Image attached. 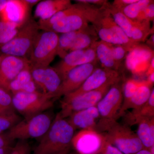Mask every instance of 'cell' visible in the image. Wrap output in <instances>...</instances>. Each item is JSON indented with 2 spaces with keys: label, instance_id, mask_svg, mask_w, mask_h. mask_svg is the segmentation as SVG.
Segmentation results:
<instances>
[{
  "label": "cell",
  "instance_id": "6da1fadb",
  "mask_svg": "<svg viewBox=\"0 0 154 154\" xmlns=\"http://www.w3.org/2000/svg\"><path fill=\"white\" fill-rule=\"evenodd\" d=\"M75 130L68 119L57 115L47 132L40 138L33 154H53L70 147Z\"/></svg>",
  "mask_w": 154,
  "mask_h": 154
},
{
  "label": "cell",
  "instance_id": "7a4b0ae2",
  "mask_svg": "<svg viewBox=\"0 0 154 154\" xmlns=\"http://www.w3.org/2000/svg\"><path fill=\"white\" fill-rule=\"evenodd\" d=\"M123 101L122 86L120 82L110 87L97 106L99 119L96 131L105 132L120 117V112Z\"/></svg>",
  "mask_w": 154,
  "mask_h": 154
},
{
  "label": "cell",
  "instance_id": "3957f363",
  "mask_svg": "<svg viewBox=\"0 0 154 154\" xmlns=\"http://www.w3.org/2000/svg\"><path fill=\"white\" fill-rule=\"evenodd\" d=\"M54 119L52 112L48 110L22 119L6 133L13 141L41 138L49 129Z\"/></svg>",
  "mask_w": 154,
  "mask_h": 154
},
{
  "label": "cell",
  "instance_id": "277c9868",
  "mask_svg": "<svg viewBox=\"0 0 154 154\" xmlns=\"http://www.w3.org/2000/svg\"><path fill=\"white\" fill-rule=\"evenodd\" d=\"M39 30L38 23L30 17L19 28L16 36L0 47V52L2 54L28 58Z\"/></svg>",
  "mask_w": 154,
  "mask_h": 154
},
{
  "label": "cell",
  "instance_id": "5b68a950",
  "mask_svg": "<svg viewBox=\"0 0 154 154\" xmlns=\"http://www.w3.org/2000/svg\"><path fill=\"white\" fill-rule=\"evenodd\" d=\"M75 11L67 17L57 22L48 31L63 33L78 31L93 24L101 13L103 7L97 8L94 5L77 3Z\"/></svg>",
  "mask_w": 154,
  "mask_h": 154
},
{
  "label": "cell",
  "instance_id": "8992f818",
  "mask_svg": "<svg viewBox=\"0 0 154 154\" xmlns=\"http://www.w3.org/2000/svg\"><path fill=\"white\" fill-rule=\"evenodd\" d=\"M58 38L53 31L39 32L28 56L31 66H49L57 55Z\"/></svg>",
  "mask_w": 154,
  "mask_h": 154
},
{
  "label": "cell",
  "instance_id": "52a82bcc",
  "mask_svg": "<svg viewBox=\"0 0 154 154\" xmlns=\"http://www.w3.org/2000/svg\"><path fill=\"white\" fill-rule=\"evenodd\" d=\"M12 95L14 109L24 119L47 111L53 106L54 99L39 91Z\"/></svg>",
  "mask_w": 154,
  "mask_h": 154
},
{
  "label": "cell",
  "instance_id": "ba28073f",
  "mask_svg": "<svg viewBox=\"0 0 154 154\" xmlns=\"http://www.w3.org/2000/svg\"><path fill=\"white\" fill-rule=\"evenodd\" d=\"M103 134L106 140L124 154H134L144 149L137 135L126 125L117 122Z\"/></svg>",
  "mask_w": 154,
  "mask_h": 154
},
{
  "label": "cell",
  "instance_id": "9c48e42d",
  "mask_svg": "<svg viewBox=\"0 0 154 154\" xmlns=\"http://www.w3.org/2000/svg\"><path fill=\"white\" fill-rule=\"evenodd\" d=\"M113 85L106 84L99 89L73 97L63 96L61 101V109L57 115L66 119L77 111L96 106Z\"/></svg>",
  "mask_w": 154,
  "mask_h": 154
},
{
  "label": "cell",
  "instance_id": "30bf717a",
  "mask_svg": "<svg viewBox=\"0 0 154 154\" xmlns=\"http://www.w3.org/2000/svg\"><path fill=\"white\" fill-rule=\"evenodd\" d=\"M31 73L38 91L56 99L63 79L55 68L31 66Z\"/></svg>",
  "mask_w": 154,
  "mask_h": 154
},
{
  "label": "cell",
  "instance_id": "8fae6325",
  "mask_svg": "<svg viewBox=\"0 0 154 154\" xmlns=\"http://www.w3.org/2000/svg\"><path fill=\"white\" fill-rule=\"evenodd\" d=\"M121 80L120 74L117 71L104 68L95 69L82 85L77 90L64 96L73 97L99 89L107 84L114 85Z\"/></svg>",
  "mask_w": 154,
  "mask_h": 154
},
{
  "label": "cell",
  "instance_id": "7c38bea8",
  "mask_svg": "<svg viewBox=\"0 0 154 154\" xmlns=\"http://www.w3.org/2000/svg\"><path fill=\"white\" fill-rule=\"evenodd\" d=\"M97 62L79 66L71 70L63 80L56 98L67 95L79 88L97 68Z\"/></svg>",
  "mask_w": 154,
  "mask_h": 154
},
{
  "label": "cell",
  "instance_id": "4fadbf2b",
  "mask_svg": "<svg viewBox=\"0 0 154 154\" xmlns=\"http://www.w3.org/2000/svg\"><path fill=\"white\" fill-rule=\"evenodd\" d=\"M0 86L8 89L11 82L30 62L28 58L14 56L1 55Z\"/></svg>",
  "mask_w": 154,
  "mask_h": 154
},
{
  "label": "cell",
  "instance_id": "5bb4252c",
  "mask_svg": "<svg viewBox=\"0 0 154 154\" xmlns=\"http://www.w3.org/2000/svg\"><path fill=\"white\" fill-rule=\"evenodd\" d=\"M153 57V50L147 46L138 44L128 53L126 57L127 67L134 74L145 75Z\"/></svg>",
  "mask_w": 154,
  "mask_h": 154
},
{
  "label": "cell",
  "instance_id": "9a60e30c",
  "mask_svg": "<svg viewBox=\"0 0 154 154\" xmlns=\"http://www.w3.org/2000/svg\"><path fill=\"white\" fill-rule=\"evenodd\" d=\"M103 134L94 130H82L74 135L71 144L79 154H94L100 148Z\"/></svg>",
  "mask_w": 154,
  "mask_h": 154
},
{
  "label": "cell",
  "instance_id": "2e32d148",
  "mask_svg": "<svg viewBox=\"0 0 154 154\" xmlns=\"http://www.w3.org/2000/svg\"><path fill=\"white\" fill-rule=\"evenodd\" d=\"M30 9L25 0H8L0 13V19L22 26L30 18Z\"/></svg>",
  "mask_w": 154,
  "mask_h": 154
},
{
  "label": "cell",
  "instance_id": "e0dca14e",
  "mask_svg": "<svg viewBox=\"0 0 154 154\" xmlns=\"http://www.w3.org/2000/svg\"><path fill=\"white\" fill-rule=\"evenodd\" d=\"M68 119L75 130H94L96 131L99 114L97 106L77 111L72 113Z\"/></svg>",
  "mask_w": 154,
  "mask_h": 154
},
{
  "label": "cell",
  "instance_id": "ac0fdd59",
  "mask_svg": "<svg viewBox=\"0 0 154 154\" xmlns=\"http://www.w3.org/2000/svg\"><path fill=\"white\" fill-rule=\"evenodd\" d=\"M8 89L12 94L38 91L32 78L30 64L24 68L11 82Z\"/></svg>",
  "mask_w": 154,
  "mask_h": 154
},
{
  "label": "cell",
  "instance_id": "d6986e66",
  "mask_svg": "<svg viewBox=\"0 0 154 154\" xmlns=\"http://www.w3.org/2000/svg\"><path fill=\"white\" fill-rule=\"evenodd\" d=\"M72 5L69 0H45L40 1L36 6L34 17L38 20H45Z\"/></svg>",
  "mask_w": 154,
  "mask_h": 154
},
{
  "label": "cell",
  "instance_id": "ffe728a7",
  "mask_svg": "<svg viewBox=\"0 0 154 154\" xmlns=\"http://www.w3.org/2000/svg\"><path fill=\"white\" fill-rule=\"evenodd\" d=\"M97 19L102 25L110 28L116 34V36L122 42L123 46L127 50L128 52L139 44V43L135 42L130 38L127 36L123 30L115 23L106 8V5L103 7L102 11L97 17Z\"/></svg>",
  "mask_w": 154,
  "mask_h": 154
},
{
  "label": "cell",
  "instance_id": "44dd1931",
  "mask_svg": "<svg viewBox=\"0 0 154 154\" xmlns=\"http://www.w3.org/2000/svg\"><path fill=\"white\" fill-rule=\"evenodd\" d=\"M154 117V89H152L150 96L145 104L141 107L133 109L131 112L124 115L125 124L132 126L146 118Z\"/></svg>",
  "mask_w": 154,
  "mask_h": 154
},
{
  "label": "cell",
  "instance_id": "7402d4cb",
  "mask_svg": "<svg viewBox=\"0 0 154 154\" xmlns=\"http://www.w3.org/2000/svg\"><path fill=\"white\" fill-rule=\"evenodd\" d=\"M152 85L145 81L130 99L123 102L120 112V117L128 109H134L141 107L147 102L151 94Z\"/></svg>",
  "mask_w": 154,
  "mask_h": 154
},
{
  "label": "cell",
  "instance_id": "603a6c76",
  "mask_svg": "<svg viewBox=\"0 0 154 154\" xmlns=\"http://www.w3.org/2000/svg\"><path fill=\"white\" fill-rule=\"evenodd\" d=\"M98 38L93 25H88L86 28L79 30L70 49L69 52L74 51L87 49L98 41Z\"/></svg>",
  "mask_w": 154,
  "mask_h": 154
},
{
  "label": "cell",
  "instance_id": "cb8c5ba5",
  "mask_svg": "<svg viewBox=\"0 0 154 154\" xmlns=\"http://www.w3.org/2000/svg\"><path fill=\"white\" fill-rule=\"evenodd\" d=\"M137 125L136 134L144 149L149 151L154 147V117L144 119Z\"/></svg>",
  "mask_w": 154,
  "mask_h": 154
},
{
  "label": "cell",
  "instance_id": "d4e9b609",
  "mask_svg": "<svg viewBox=\"0 0 154 154\" xmlns=\"http://www.w3.org/2000/svg\"><path fill=\"white\" fill-rule=\"evenodd\" d=\"M95 45L97 60L102 67L118 71L121 66L113 59L109 43L100 40L96 41Z\"/></svg>",
  "mask_w": 154,
  "mask_h": 154
},
{
  "label": "cell",
  "instance_id": "484cf974",
  "mask_svg": "<svg viewBox=\"0 0 154 154\" xmlns=\"http://www.w3.org/2000/svg\"><path fill=\"white\" fill-rule=\"evenodd\" d=\"M85 50L74 51L69 52L54 67L63 80L71 70L81 65V61Z\"/></svg>",
  "mask_w": 154,
  "mask_h": 154
},
{
  "label": "cell",
  "instance_id": "4316f807",
  "mask_svg": "<svg viewBox=\"0 0 154 154\" xmlns=\"http://www.w3.org/2000/svg\"><path fill=\"white\" fill-rule=\"evenodd\" d=\"M106 7L115 23L131 39L132 20L128 19L120 10L113 7L110 3H107Z\"/></svg>",
  "mask_w": 154,
  "mask_h": 154
},
{
  "label": "cell",
  "instance_id": "83f0119b",
  "mask_svg": "<svg viewBox=\"0 0 154 154\" xmlns=\"http://www.w3.org/2000/svg\"><path fill=\"white\" fill-rule=\"evenodd\" d=\"M150 34H152L150 22L147 21H132L131 39L133 41L137 43L143 42Z\"/></svg>",
  "mask_w": 154,
  "mask_h": 154
},
{
  "label": "cell",
  "instance_id": "f1b7e54d",
  "mask_svg": "<svg viewBox=\"0 0 154 154\" xmlns=\"http://www.w3.org/2000/svg\"><path fill=\"white\" fill-rule=\"evenodd\" d=\"M92 25L101 41L109 44L123 45L122 42L116 34L110 28L102 25L97 19Z\"/></svg>",
  "mask_w": 154,
  "mask_h": 154
},
{
  "label": "cell",
  "instance_id": "f546056e",
  "mask_svg": "<svg viewBox=\"0 0 154 154\" xmlns=\"http://www.w3.org/2000/svg\"><path fill=\"white\" fill-rule=\"evenodd\" d=\"M78 31L79 30L61 33L60 36H59L57 55L63 59L69 52Z\"/></svg>",
  "mask_w": 154,
  "mask_h": 154
},
{
  "label": "cell",
  "instance_id": "4dcf8cb0",
  "mask_svg": "<svg viewBox=\"0 0 154 154\" xmlns=\"http://www.w3.org/2000/svg\"><path fill=\"white\" fill-rule=\"evenodd\" d=\"M152 2V0H138L136 2L125 7L121 11L128 19L135 21L142 10Z\"/></svg>",
  "mask_w": 154,
  "mask_h": 154
},
{
  "label": "cell",
  "instance_id": "1f68e13d",
  "mask_svg": "<svg viewBox=\"0 0 154 154\" xmlns=\"http://www.w3.org/2000/svg\"><path fill=\"white\" fill-rule=\"evenodd\" d=\"M22 119L16 111L0 113V134L7 132Z\"/></svg>",
  "mask_w": 154,
  "mask_h": 154
},
{
  "label": "cell",
  "instance_id": "d6a6232c",
  "mask_svg": "<svg viewBox=\"0 0 154 154\" xmlns=\"http://www.w3.org/2000/svg\"><path fill=\"white\" fill-rule=\"evenodd\" d=\"M16 111L13 103V95L8 89L0 86V113Z\"/></svg>",
  "mask_w": 154,
  "mask_h": 154
},
{
  "label": "cell",
  "instance_id": "836d02e7",
  "mask_svg": "<svg viewBox=\"0 0 154 154\" xmlns=\"http://www.w3.org/2000/svg\"><path fill=\"white\" fill-rule=\"evenodd\" d=\"M144 81H137L134 79H128L122 85L123 102L130 99L137 91L139 87L143 84Z\"/></svg>",
  "mask_w": 154,
  "mask_h": 154
},
{
  "label": "cell",
  "instance_id": "e575fe53",
  "mask_svg": "<svg viewBox=\"0 0 154 154\" xmlns=\"http://www.w3.org/2000/svg\"><path fill=\"white\" fill-rule=\"evenodd\" d=\"M113 59L120 66L122 61L125 59L128 51L123 45L109 44Z\"/></svg>",
  "mask_w": 154,
  "mask_h": 154
},
{
  "label": "cell",
  "instance_id": "d590c367",
  "mask_svg": "<svg viewBox=\"0 0 154 154\" xmlns=\"http://www.w3.org/2000/svg\"><path fill=\"white\" fill-rule=\"evenodd\" d=\"M154 1L148 5L141 11L137 19L135 21H147L151 22L154 19Z\"/></svg>",
  "mask_w": 154,
  "mask_h": 154
},
{
  "label": "cell",
  "instance_id": "8d00e7d4",
  "mask_svg": "<svg viewBox=\"0 0 154 154\" xmlns=\"http://www.w3.org/2000/svg\"><path fill=\"white\" fill-rule=\"evenodd\" d=\"M31 149L26 140H19L13 147L11 154H30Z\"/></svg>",
  "mask_w": 154,
  "mask_h": 154
},
{
  "label": "cell",
  "instance_id": "74e56055",
  "mask_svg": "<svg viewBox=\"0 0 154 154\" xmlns=\"http://www.w3.org/2000/svg\"><path fill=\"white\" fill-rule=\"evenodd\" d=\"M19 28L7 29L0 33V47L11 41L17 35Z\"/></svg>",
  "mask_w": 154,
  "mask_h": 154
},
{
  "label": "cell",
  "instance_id": "f35d334b",
  "mask_svg": "<svg viewBox=\"0 0 154 154\" xmlns=\"http://www.w3.org/2000/svg\"><path fill=\"white\" fill-rule=\"evenodd\" d=\"M98 150L104 154H124L106 140L103 134L102 144Z\"/></svg>",
  "mask_w": 154,
  "mask_h": 154
},
{
  "label": "cell",
  "instance_id": "ab89813d",
  "mask_svg": "<svg viewBox=\"0 0 154 154\" xmlns=\"http://www.w3.org/2000/svg\"><path fill=\"white\" fill-rule=\"evenodd\" d=\"M138 1V0H115L111 5L121 11L125 7L136 2Z\"/></svg>",
  "mask_w": 154,
  "mask_h": 154
},
{
  "label": "cell",
  "instance_id": "60d3db41",
  "mask_svg": "<svg viewBox=\"0 0 154 154\" xmlns=\"http://www.w3.org/2000/svg\"><path fill=\"white\" fill-rule=\"evenodd\" d=\"M14 141L12 140L7 135L6 132L0 134V148L4 147L13 146Z\"/></svg>",
  "mask_w": 154,
  "mask_h": 154
},
{
  "label": "cell",
  "instance_id": "b9f144b4",
  "mask_svg": "<svg viewBox=\"0 0 154 154\" xmlns=\"http://www.w3.org/2000/svg\"><path fill=\"white\" fill-rule=\"evenodd\" d=\"M76 3H82V4H88V5H97L102 6H105L107 3L108 1L105 0H77L75 1Z\"/></svg>",
  "mask_w": 154,
  "mask_h": 154
},
{
  "label": "cell",
  "instance_id": "7bdbcfd3",
  "mask_svg": "<svg viewBox=\"0 0 154 154\" xmlns=\"http://www.w3.org/2000/svg\"><path fill=\"white\" fill-rule=\"evenodd\" d=\"M21 26L15 23L4 22L0 19V33L7 29L19 28Z\"/></svg>",
  "mask_w": 154,
  "mask_h": 154
},
{
  "label": "cell",
  "instance_id": "ee69618b",
  "mask_svg": "<svg viewBox=\"0 0 154 154\" xmlns=\"http://www.w3.org/2000/svg\"><path fill=\"white\" fill-rule=\"evenodd\" d=\"M152 73H154V57L151 60L148 68L146 72V76L148 77L149 75L151 74Z\"/></svg>",
  "mask_w": 154,
  "mask_h": 154
},
{
  "label": "cell",
  "instance_id": "f6af8a7d",
  "mask_svg": "<svg viewBox=\"0 0 154 154\" xmlns=\"http://www.w3.org/2000/svg\"><path fill=\"white\" fill-rule=\"evenodd\" d=\"M13 146L0 148V154H11Z\"/></svg>",
  "mask_w": 154,
  "mask_h": 154
},
{
  "label": "cell",
  "instance_id": "bcb514c9",
  "mask_svg": "<svg viewBox=\"0 0 154 154\" xmlns=\"http://www.w3.org/2000/svg\"><path fill=\"white\" fill-rule=\"evenodd\" d=\"M154 35L153 34H152L151 37L149 38L148 40L146 42V44L147 45L148 47L152 49V47L154 48Z\"/></svg>",
  "mask_w": 154,
  "mask_h": 154
},
{
  "label": "cell",
  "instance_id": "7dc6e473",
  "mask_svg": "<svg viewBox=\"0 0 154 154\" xmlns=\"http://www.w3.org/2000/svg\"><path fill=\"white\" fill-rule=\"evenodd\" d=\"M25 1L30 8L40 2L39 0H25Z\"/></svg>",
  "mask_w": 154,
  "mask_h": 154
},
{
  "label": "cell",
  "instance_id": "c3c4849f",
  "mask_svg": "<svg viewBox=\"0 0 154 154\" xmlns=\"http://www.w3.org/2000/svg\"><path fill=\"white\" fill-rule=\"evenodd\" d=\"M147 81L150 85H153L154 82V73H152L151 74L149 75L147 77Z\"/></svg>",
  "mask_w": 154,
  "mask_h": 154
},
{
  "label": "cell",
  "instance_id": "681fc988",
  "mask_svg": "<svg viewBox=\"0 0 154 154\" xmlns=\"http://www.w3.org/2000/svg\"><path fill=\"white\" fill-rule=\"evenodd\" d=\"M8 0H0V13L5 6Z\"/></svg>",
  "mask_w": 154,
  "mask_h": 154
},
{
  "label": "cell",
  "instance_id": "f907efd6",
  "mask_svg": "<svg viewBox=\"0 0 154 154\" xmlns=\"http://www.w3.org/2000/svg\"><path fill=\"white\" fill-rule=\"evenodd\" d=\"M134 154H152L149 151L146 149H143Z\"/></svg>",
  "mask_w": 154,
  "mask_h": 154
},
{
  "label": "cell",
  "instance_id": "816d5d0a",
  "mask_svg": "<svg viewBox=\"0 0 154 154\" xmlns=\"http://www.w3.org/2000/svg\"><path fill=\"white\" fill-rule=\"evenodd\" d=\"M70 147L62 151L58 152L56 153L53 154H69L70 151Z\"/></svg>",
  "mask_w": 154,
  "mask_h": 154
},
{
  "label": "cell",
  "instance_id": "f5cc1de1",
  "mask_svg": "<svg viewBox=\"0 0 154 154\" xmlns=\"http://www.w3.org/2000/svg\"><path fill=\"white\" fill-rule=\"evenodd\" d=\"M94 154H104L103 153H102V152L99 151L98 150L97 152H96V153H95Z\"/></svg>",
  "mask_w": 154,
  "mask_h": 154
},
{
  "label": "cell",
  "instance_id": "db71d44e",
  "mask_svg": "<svg viewBox=\"0 0 154 154\" xmlns=\"http://www.w3.org/2000/svg\"><path fill=\"white\" fill-rule=\"evenodd\" d=\"M1 55H0V62H1Z\"/></svg>",
  "mask_w": 154,
  "mask_h": 154
}]
</instances>
